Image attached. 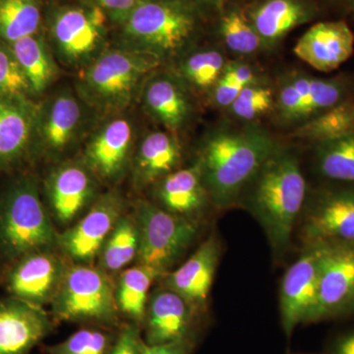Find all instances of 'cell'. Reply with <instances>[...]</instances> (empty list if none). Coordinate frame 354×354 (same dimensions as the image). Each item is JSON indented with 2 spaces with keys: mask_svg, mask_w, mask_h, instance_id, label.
<instances>
[{
  "mask_svg": "<svg viewBox=\"0 0 354 354\" xmlns=\"http://www.w3.org/2000/svg\"><path fill=\"white\" fill-rule=\"evenodd\" d=\"M309 16V9L297 0H268L254 14V29L261 39L274 43Z\"/></svg>",
  "mask_w": 354,
  "mask_h": 354,
  "instance_id": "cell-26",
  "label": "cell"
},
{
  "mask_svg": "<svg viewBox=\"0 0 354 354\" xmlns=\"http://www.w3.org/2000/svg\"><path fill=\"white\" fill-rule=\"evenodd\" d=\"M134 127L127 118L106 121L88 140L85 165L94 176L106 181L118 180L129 162Z\"/></svg>",
  "mask_w": 354,
  "mask_h": 354,
  "instance_id": "cell-15",
  "label": "cell"
},
{
  "mask_svg": "<svg viewBox=\"0 0 354 354\" xmlns=\"http://www.w3.org/2000/svg\"><path fill=\"white\" fill-rule=\"evenodd\" d=\"M279 104L283 118L290 120L304 118V102L292 83L286 84L281 88Z\"/></svg>",
  "mask_w": 354,
  "mask_h": 354,
  "instance_id": "cell-39",
  "label": "cell"
},
{
  "mask_svg": "<svg viewBox=\"0 0 354 354\" xmlns=\"http://www.w3.org/2000/svg\"><path fill=\"white\" fill-rule=\"evenodd\" d=\"M221 78L236 84L242 88L252 85L255 80L252 69L246 65H232L228 67Z\"/></svg>",
  "mask_w": 354,
  "mask_h": 354,
  "instance_id": "cell-42",
  "label": "cell"
},
{
  "mask_svg": "<svg viewBox=\"0 0 354 354\" xmlns=\"http://www.w3.org/2000/svg\"><path fill=\"white\" fill-rule=\"evenodd\" d=\"M122 208L118 195H104L73 227L58 234L57 245L75 264L93 265L123 215Z\"/></svg>",
  "mask_w": 354,
  "mask_h": 354,
  "instance_id": "cell-11",
  "label": "cell"
},
{
  "mask_svg": "<svg viewBox=\"0 0 354 354\" xmlns=\"http://www.w3.org/2000/svg\"><path fill=\"white\" fill-rule=\"evenodd\" d=\"M85 121L82 102L71 91L62 90L38 106L34 141L53 156L68 150L82 132Z\"/></svg>",
  "mask_w": 354,
  "mask_h": 354,
  "instance_id": "cell-12",
  "label": "cell"
},
{
  "mask_svg": "<svg viewBox=\"0 0 354 354\" xmlns=\"http://www.w3.org/2000/svg\"><path fill=\"white\" fill-rule=\"evenodd\" d=\"M111 337L104 330L87 328L48 349L50 354H109Z\"/></svg>",
  "mask_w": 354,
  "mask_h": 354,
  "instance_id": "cell-34",
  "label": "cell"
},
{
  "mask_svg": "<svg viewBox=\"0 0 354 354\" xmlns=\"http://www.w3.org/2000/svg\"><path fill=\"white\" fill-rule=\"evenodd\" d=\"M244 191L247 205L264 228L272 250L283 252L306 199V181L297 158L276 148Z\"/></svg>",
  "mask_w": 354,
  "mask_h": 354,
  "instance_id": "cell-2",
  "label": "cell"
},
{
  "mask_svg": "<svg viewBox=\"0 0 354 354\" xmlns=\"http://www.w3.org/2000/svg\"><path fill=\"white\" fill-rule=\"evenodd\" d=\"M305 244H354V188L328 190L313 200L302 225Z\"/></svg>",
  "mask_w": 354,
  "mask_h": 354,
  "instance_id": "cell-13",
  "label": "cell"
},
{
  "mask_svg": "<svg viewBox=\"0 0 354 354\" xmlns=\"http://www.w3.org/2000/svg\"><path fill=\"white\" fill-rule=\"evenodd\" d=\"M138 247L139 234L136 221L131 216H121L97 257L100 269L108 274L120 271L136 259Z\"/></svg>",
  "mask_w": 354,
  "mask_h": 354,
  "instance_id": "cell-28",
  "label": "cell"
},
{
  "mask_svg": "<svg viewBox=\"0 0 354 354\" xmlns=\"http://www.w3.org/2000/svg\"><path fill=\"white\" fill-rule=\"evenodd\" d=\"M242 87L225 79H218L215 88V101L221 106H230L241 94Z\"/></svg>",
  "mask_w": 354,
  "mask_h": 354,
  "instance_id": "cell-41",
  "label": "cell"
},
{
  "mask_svg": "<svg viewBox=\"0 0 354 354\" xmlns=\"http://www.w3.org/2000/svg\"><path fill=\"white\" fill-rule=\"evenodd\" d=\"M276 148L259 127L221 128L209 134L197 162L209 201L218 209L234 205Z\"/></svg>",
  "mask_w": 354,
  "mask_h": 354,
  "instance_id": "cell-1",
  "label": "cell"
},
{
  "mask_svg": "<svg viewBox=\"0 0 354 354\" xmlns=\"http://www.w3.org/2000/svg\"><path fill=\"white\" fill-rule=\"evenodd\" d=\"M53 314L67 322H95L113 325L118 318L115 286L109 274L93 265L67 268L51 301Z\"/></svg>",
  "mask_w": 354,
  "mask_h": 354,
  "instance_id": "cell-5",
  "label": "cell"
},
{
  "mask_svg": "<svg viewBox=\"0 0 354 354\" xmlns=\"http://www.w3.org/2000/svg\"><path fill=\"white\" fill-rule=\"evenodd\" d=\"M272 94L270 88L247 86L232 102V113L244 120H252L271 109Z\"/></svg>",
  "mask_w": 354,
  "mask_h": 354,
  "instance_id": "cell-36",
  "label": "cell"
},
{
  "mask_svg": "<svg viewBox=\"0 0 354 354\" xmlns=\"http://www.w3.org/2000/svg\"><path fill=\"white\" fill-rule=\"evenodd\" d=\"M134 220L139 234L137 264L152 268L162 277L183 257L199 230L194 220L174 215L145 200L137 202Z\"/></svg>",
  "mask_w": 354,
  "mask_h": 354,
  "instance_id": "cell-6",
  "label": "cell"
},
{
  "mask_svg": "<svg viewBox=\"0 0 354 354\" xmlns=\"http://www.w3.org/2000/svg\"><path fill=\"white\" fill-rule=\"evenodd\" d=\"M330 354H354V330L337 337L333 344Z\"/></svg>",
  "mask_w": 354,
  "mask_h": 354,
  "instance_id": "cell-44",
  "label": "cell"
},
{
  "mask_svg": "<svg viewBox=\"0 0 354 354\" xmlns=\"http://www.w3.org/2000/svg\"><path fill=\"white\" fill-rule=\"evenodd\" d=\"M323 243L305 244L301 255L288 268L281 281L279 311L286 335L299 324L311 323L316 306Z\"/></svg>",
  "mask_w": 354,
  "mask_h": 354,
  "instance_id": "cell-10",
  "label": "cell"
},
{
  "mask_svg": "<svg viewBox=\"0 0 354 354\" xmlns=\"http://www.w3.org/2000/svg\"><path fill=\"white\" fill-rule=\"evenodd\" d=\"M225 60L216 50L200 51L184 62L183 73L198 88H206L218 82Z\"/></svg>",
  "mask_w": 354,
  "mask_h": 354,
  "instance_id": "cell-32",
  "label": "cell"
},
{
  "mask_svg": "<svg viewBox=\"0 0 354 354\" xmlns=\"http://www.w3.org/2000/svg\"><path fill=\"white\" fill-rule=\"evenodd\" d=\"M67 268L53 250L29 254L16 261L7 288L11 297L43 307L53 301Z\"/></svg>",
  "mask_w": 354,
  "mask_h": 354,
  "instance_id": "cell-14",
  "label": "cell"
},
{
  "mask_svg": "<svg viewBox=\"0 0 354 354\" xmlns=\"http://www.w3.org/2000/svg\"><path fill=\"white\" fill-rule=\"evenodd\" d=\"M354 132V102L342 101L311 118L304 127L298 128L292 136L315 142L330 141Z\"/></svg>",
  "mask_w": 354,
  "mask_h": 354,
  "instance_id": "cell-29",
  "label": "cell"
},
{
  "mask_svg": "<svg viewBox=\"0 0 354 354\" xmlns=\"http://www.w3.org/2000/svg\"><path fill=\"white\" fill-rule=\"evenodd\" d=\"M50 330L43 307L13 297L0 300V354H31Z\"/></svg>",
  "mask_w": 354,
  "mask_h": 354,
  "instance_id": "cell-16",
  "label": "cell"
},
{
  "mask_svg": "<svg viewBox=\"0 0 354 354\" xmlns=\"http://www.w3.org/2000/svg\"><path fill=\"white\" fill-rule=\"evenodd\" d=\"M192 348V341L188 335L179 341L160 346H148L145 342L143 354H190Z\"/></svg>",
  "mask_w": 354,
  "mask_h": 354,
  "instance_id": "cell-40",
  "label": "cell"
},
{
  "mask_svg": "<svg viewBox=\"0 0 354 354\" xmlns=\"http://www.w3.org/2000/svg\"><path fill=\"white\" fill-rule=\"evenodd\" d=\"M39 22L36 0H0V38L9 44L36 35Z\"/></svg>",
  "mask_w": 354,
  "mask_h": 354,
  "instance_id": "cell-31",
  "label": "cell"
},
{
  "mask_svg": "<svg viewBox=\"0 0 354 354\" xmlns=\"http://www.w3.org/2000/svg\"><path fill=\"white\" fill-rule=\"evenodd\" d=\"M158 62L155 55L127 48L102 53L81 73L79 92L95 108L109 113L120 111L130 104Z\"/></svg>",
  "mask_w": 354,
  "mask_h": 354,
  "instance_id": "cell-4",
  "label": "cell"
},
{
  "mask_svg": "<svg viewBox=\"0 0 354 354\" xmlns=\"http://www.w3.org/2000/svg\"><path fill=\"white\" fill-rule=\"evenodd\" d=\"M58 234L39 195L38 185L24 177L0 202V250L10 260L53 250Z\"/></svg>",
  "mask_w": 354,
  "mask_h": 354,
  "instance_id": "cell-3",
  "label": "cell"
},
{
  "mask_svg": "<svg viewBox=\"0 0 354 354\" xmlns=\"http://www.w3.org/2000/svg\"><path fill=\"white\" fill-rule=\"evenodd\" d=\"M323 243L311 323L354 313V244Z\"/></svg>",
  "mask_w": 354,
  "mask_h": 354,
  "instance_id": "cell-8",
  "label": "cell"
},
{
  "mask_svg": "<svg viewBox=\"0 0 354 354\" xmlns=\"http://www.w3.org/2000/svg\"><path fill=\"white\" fill-rule=\"evenodd\" d=\"M46 190L55 218L67 225L94 199V174L85 164L66 162L51 172L46 179Z\"/></svg>",
  "mask_w": 354,
  "mask_h": 354,
  "instance_id": "cell-19",
  "label": "cell"
},
{
  "mask_svg": "<svg viewBox=\"0 0 354 354\" xmlns=\"http://www.w3.org/2000/svg\"><path fill=\"white\" fill-rule=\"evenodd\" d=\"M353 50L354 34L344 21L312 26L293 48L298 58L322 72L339 68L351 58Z\"/></svg>",
  "mask_w": 354,
  "mask_h": 354,
  "instance_id": "cell-18",
  "label": "cell"
},
{
  "mask_svg": "<svg viewBox=\"0 0 354 354\" xmlns=\"http://www.w3.org/2000/svg\"><path fill=\"white\" fill-rule=\"evenodd\" d=\"M195 311L189 304L167 288L149 297L145 314V342L160 346L183 339L190 333Z\"/></svg>",
  "mask_w": 354,
  "mask_h": 354,
  "instance_id": "cell-20",
  "label": "cell"
},
{
  "mask_svg": "<svg viewBox=\"0 0 354 354\" xmlns=\"http://www.w3.org/2000/svg\"><path fill=\"white\" fill-rule=\"evenodd\" d=\"M181 160V147L171 133L155 131L147 135L138 147L134 160L137 183H157L176 171Z\"/></svg>",
  "mask_w": 354,
  "mask_h": 354,
  "instance_id": "cell-23",
  "label": "cell"
},
{
  "mask_svg": "<svg viewBox=\"0 0 354 354\" xmlns=\"http://www.w3.org/2000/svg\"><path fill=\"white\" fill-rule=\"evenodd\" d=\"M344 84L337 80L311 78L309 115L324 113L344 101Z\"/></svg>",
  "mask_w": 354,
  "mask_h": 354,
  "instance_id": "cell-37",
  "label": "cell"
},
{
  "mask_svg": "<svg viewBox=\"0 0 354 354\" xmlns=\"http://www.w3.org/2000/svg\"><path fill=\"white\" fill-rule=\"evenodd\" d=\"M147 111L167 129L174 131L185 124L190 113L187 95L174 79L155 76L144 88Z\"/></svg>",
  "mask_w": 354,
  "mask_h": 354,
  "instance_id": "cell-24",
  "label": "cell"
},
{
  "mask_svg": "<svg viewBox=\"0 0 354 354\" xmlns=\"http://www.w3.org/2000/svg\"><path fill=\"white\" fill-rule=\"evenodd\" d=\"M221 257V242L211 234L178 269L167 272L164 288L183 297L193 310L204 308Z\"/></svg>",
  "mask_w": 354,
  "mask_h": 354,
  "instance_id": "cell-17",
  "label": "cell"
},
{
  "mask_svg": "<svg viewBox=\"0 0 354 354\" xmlns=\"http://www.w3.org/2000/svg\"><path fill=\"white\" fill-rule=\"evenodd\" d=\"M37 113L27 97L0 95V167L15 165L31 148Z\"/></svg>",
  "mask_w": 354,
  "mask_h": 354,
  "instance_id": "cell-21",
  "label": "cell"
},
{
  "mask_svg": "<svg viewBox=\"0 0 354 354\" xmlns=\"http://www.w3.org/2000/svg\"><path fill=\"white\" fill-rule=\"evenodd\" d=\"M195 29L192 13L174 2H137L127 18V50L158 58L174 55L187 43Z\"/></svg>",
  "mask_w": 354,
  "mask_h": 354,
  "instance_id": "cell-7",
  "label": "cell"
},
{
  "mask_svg": "<svg viewBox=\"0 0 354 354\" xmlns=\"http://www.w3.org/2000/svg\"><path fill=\"white\" fill-rule=\"evenodd\" d=\"M31 86L10 46L0 44V95L27 97Z\"/></svg>",
  "mask_w": 354,
  "mask_h": 354,
  "instance_id": "cell-35",
  "label": "cell"
},
{
  "mask_svg": "<svg viewBox=\"0 0 354 354\" xmlns=\"http://www.w3.org/2000/svg\"><path fill=\"white\" fill-rule=\"evenodd\" d=\"M101 7L68 8L57 14L51 26L55 51L67 66H87L97 55L106 31Z\"/></svg>",
  "mask_w": 354,
  "mask_h": 354,
  "instance_id": "cell-9",
  "label": "cell"
},
{
  "mask_svg": "<svg viewBox=\"0 0 354 354\" xmlns=\"http://www.w3.org/2000/svg\"><path fill=\"white\" fill-rule=\"evenodd\" d=\"M221 34L230 50L241 55L255 53L259 48V35L239 12L227 14L221 22Z\"/></svg>",
  "mask_w": 354,
  "mask_h": 354,
  "instance_id": "cell-33",
  "label": "cell"
},
{
  "mask_svg": "<svg viewBox=\"0 0 354 354\" xmlns=\"http://www.w3.org/2000/svg\"><path fill=\"white\" fill-rule=\"evenodd\" d=\"M145 341L142 339L136 326H127L121 330L109 354H143Z\"/></svg>",
  "mask_w": 354,
  "mask_h": 354,
  "instance_id": "cell-38",
  "label": "cell"
},
{
  "mask_svg": "<svg viewBox=\"0 0 354 354\" xmlns=\"http://www.w3.org/2000/svg\"><path fill=\"white\" fill-rule=\"evenodd\" d=\"M158 277L162 276L156 270L139 264L121 272L115 286L116 304L121 313L135 322L144 321L149 291Z\"/></svg>",
  "mask_w": 354,
  "mask_h": 354,
  "instance_id": "cell-27",
  "label": "cell"
},
{
  "mask_svg": "<svg viewBox=\"0 0 354 354\" xmlns=\"http://www.w3.org/2000/svg\"><path fill=\"white\" fill-rule=\"evenodd\" d=\"M209 1H213V0H209Z\"/></svg>",
  "mask_w": 354,
  "mask_h": 354,
  "instance_id": "cell-46",
  "label": "cell"
},
{
  "mask_svg": "<svg viewBox=\"0 0 354 354\" xmlns=\"http://www.w3.org/2000/svg\"><path fill=\"white\" fill-rule=\"evenodd\" d=\"M316 164L324 177L354 184V132L316 144Z\"/></svg>",
  "mask_w": 354,
  "mask_h": 354,
  "instance_id": "cell-30",
  "label": "cell"
},
{
  "mask_svg": "<svg viewBox=\"0 0 354 354\" xmlns=\"http://www.w3.org/2000/svg\"><path fill=\"white\" fill-rule=\"evenodd\" d=\"M10 48L27 76L32 94H39L50 87L58 68L44 39L32 35L11 43Z\"/></svg>",
  "mask_w": 354,
  "mask_h": 354,
  "instance_id": "cell-25",
  "label": "cell"
},
{
  "mask_svg": "<svg viewBox=\"0 0 354 354\" xmlns=\"http://www.w3.org/2000/svg\"><path fill=\"white\" fill-rule=\"evenodd\" d=\"M158 183L156 191L160 207L174 215L193 220L209 201L198 164L174 171Z\"/></svg>",
  "mask_w": 354,
  "mask_h": 354,
  "instance_id": "cell-22",
  "label": "cell"
},
{
  "mask_svg": "<svg viewBox=\"0 0 354 354\" xmlns=\"http://www.w3.org/2000/svg\"><path fill=\"white\" fill-rule=\"evenodd\" d=\"M291 83L297 88L298 94L301 97L302 102H304V118H306V116H309L310 84H311V78H308V77H297Z\"/></svg>",
  "mask_w": 354,
  "mask_h": 354,
  "instance_id": "cell-45",
  "label": "cell"
},
{
  "mask_svg": "<svg viewBox=\"0 0 354 354\" xmlns=\"http://www.w3.org/2000/svg\"><path fill=\"white\" fill-rule=\"evenodd\" d=\"M95 2L102 9H106L120 18H127L137 4V0H95Z\"/></svg>",
  "mask_w": 354,
  "mask_h": 354,
  "instance_id": "cell-43",
  "label": "cell"
}]
</instances>
